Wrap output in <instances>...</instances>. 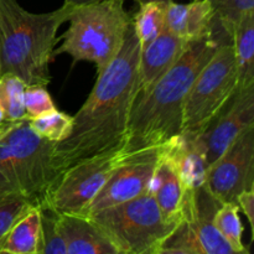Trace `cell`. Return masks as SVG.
<instances>
[{
    "label": "cell",
    "mask_w": 254,
    "mask_h": 254,
    "mask_svg": "<svg viewBox=\"0 0 254 254\" xmlns=\"http://www.w3.org/2000/svg\"><path fill=\"white\" fill-rule=\"evenodd\" d=\"M141 45L133 21L121 51L102 72L88 98L74 116L72 129L55 143L54 164L60 175L81 161L121 150L131 107L138 96Z\"/></svg>",
    "instance_id": "6da1fadb"
},
{
    "label": "cell",
    "mask_w": 254,
    "mask_h": 254,
    "mask_svg": "<svg viewBox=\"0 0 254 254\" xmlns=\"http://www.w3.org/2000/svg\"><path fill=\"white\" fill-rule=\"evenodd\" d=\"M232 35L216 20L212 35L189 42L180 59L149 89L136 96L121 148L123 155L155 148L181 134L186 96L201 69Z\"/></svg>",
    "instance_id": "7a4b0ae2"
},
{
    "label": "cell",
    "mask_w": 254,
    "mask_h": 254,
    "mask_svg": "<svg viewBox=\"0 0 254 254\" xmlns=\"http://www.w3.org/2000/svg\"><path fill=\"white\" fill-rule=\"evenodd\" d=\"M69 5L45 14H32L16 0H0V74L12 73L26 86L51 82L50 64L60 37V26L68 19Z\"/></svg>",
    "instance_id": "3957f363"
},
{
    "label": "cell",
    "mask_w": 254,
    "mask_h": 254,
    "mask_svg": "<svg viewBox=\"0 0 254 254\" xmlns=\"http://www.w3.org/2000/svg\"><path fill=\"white\" fill-rule=\"evenodd\" d=\"M54 146L27 121L15 123L0 139V196L12 193L44 205L61 178L54 164Z\"/></svg>",
    "instance_id": "277c9868"
},
{
    "label": "cell",
    "mask_w": 254,
    "mask_h": 254,
    "mask_svg": "<svg viewBox=\"0 0 254 254\" xmlns=\"http://www.w3.org/2000/svg\"><path fill=\"white\" fill-rule=\"evenodd\" d=\"M126 0H101L74 5L69 10V26L52 56L69 55L73 64L93 62L97 73L103 71L121 51L133 16L124 6Z\"/></svg>",
    "instance_id": "5b68a950"
},
{
    "label": "cell",
    "mask_w": 254,
    "mask_h": 254,
    "mask_svg": "<svg viewBox=\"0 0 254 254\" xmlns=\"http://www.w3.org/2000/svg\"><path fill=\"white\" fill-rule=\"evenodd\" d=\"M87 217L96 223L119 254H158L178 226L164 220L151 192Z\"/></svg>",
    "instance_id": "8992f818"
},
{
    "label": "cell",
    "mask_w": 254,
    "mask_h": 254,
    "mask_svg": "<svg viewBox=\"0 0 254 254\" xmlns=\"http://www.w3.org/2000/svg\"><path fill=\"white\" fill-rule=\"evenodd\" d=\"M238 91L232 40L222 42L191 86L183 111L181 134L197 136L212 123Z\"/></svg>",
    "instance_id": "52a82bcc"
},
{
    "label": "cell",
    "mask_w": 254,
    "mask_h": 254,
    "mask_svg": "<svg viewBox=\"0 0 254 254\" xmlns=\"http://www.w3.org/2000/svg\"><path fill=\"white\" fill-rule=\"evenodd\" d=\"M123 160L121 150H116L71 166L62 173L42 206L59 213L81 215Z\"/></svg>",
    "instance_id": "ba28073f"
},
{
    "label": "cell",
    "mask_w": 254,
    "mask_h": 254,
    "mask_svg": "<svg viewBox=\"0 0 254 254\" xmlns=\"http://www.w3.org/2000/svg\"><path fill=\"white\" fill-rule=\"evenodd\" d=\"M168 143L124 155V160L111 174L96 197L81 215L91 216L103 208L150 192L154 174L166 151Z\"/></svg>",
    "instance_id": "9c48e42d"
},
{
    "label": "cell",
    "mask_w": 254,
    "mask_h": 254,
    "mask_svg": "<svg viewBox=\"0 0 254 254\" xmlns=\"http://www.w3.org/2000/svg\"><path fill=\"white\" fill-rule=\"evenodd\" d=\"M205 188L221 203L236 202L242 191L254 188V126L208 166Z\"/></svg>",
    "instance_id": "30bf717a"
},
{
    "label": "cell",
    "mask_w": 254,
    "mask_h": 254,
    "mask_svg": "<svg viewBox=\"0 0 254 254\" xmlns=\"http://www.w3.org/2000/svg\"><path fill=\"white\" fill-rule=\"evenodd\" d=\"M254 126V84L236 92L212 123L197 135L210 166L237 136Z\"/></svg>",
    "instance_id": "8fae6325"
},
{
    "label": "cell",
    "mask_w": 254,
    "mask_h": 254,
    "mask_svg": "<svg viewBox=\"0 0 254 254\" xmlns=\"http://www.w3.org/2000/svg\"><path fill=\"white\" fill-rule=\"evenodd\" d=\"M220 205L205 185L186 190L183 218L190 223L202 254H237L213 225V216Z\"/></svg>",
    "instance_id": "7c38bea8"
},
{
    "label": "cell",
    "mask_w": 254,
    "mask_h": 254,
    "mask_svg": "<svg viewBox=\"0 0 254 254\" xmlns=\"http://www.w3.org/2000/svg\"><path fill=\"white\" fill-rule=\"evenodd\" d=\"M188 44L185 40L164 27L148 46L141 49L138 72V96L146 93L173 67Z\"/></svg>",
    "instance_id": "4fadbf2b"
},
{
    "label": "cell",
    "mask_w": 254,
    "mask_h": 254,
    "mask_svg": "<svg viewBox=\"0 0 254 254\" xmlns=\"http://www.w3.org/2000/svg\"><path fill=\"white\" fill-rule=\"evenodd\" d=\"M165 27L186 42L210 36L216 27L212 4L210 0H192L188 4L168 0Z\"/></svg>",
    "instance_id": "5bb4252c"
},
{
    "label": "cell",
    "mask_w": 254,
    "mask_h": 254,
    "mask_svg": "<svg viewBox=\"0 0 254 254\" xmlns=\"http://www.w3.org/2000/svg\"><path fill=\"white\" fill-rule=\"evenodd\" d=\"M171 140L168 141L165 154L159 161L151 183L150 192L155 197L164 220L168 223L179 225L183 220L186 191L179 176L175 161L170 155Z\"/></svg>",
    "instance_id": "9a60e30c"
},
{
    "label": "cell",
    "mask_w": 254,
    "mask_h": 254,
    "mask_svg": "<svg viewBox=\"0 0 254 254\" xmlns=\"http://www.w3.org/2000/svg\"><path fill=\"white\" fill-rule=\"evenodd\" d=\"M59 226L67 254H119L96 223L77 213H59Z\"/></svg>",
    "instance_id": "2e32d148"
},
{
    "label": "cell",
    "mask_w": 254,
    "mask_h": 254,
    "mask_svg": "<svg viewBox=\"0 0 254 254\" xmlns=\"http://www.w3.org/2000/svg\"><path fill=\"white\" fill-rule=\"evenodd\" d=\"M40 206H32L0 240V254H37Z\"/></svg>",
    "instance_id": "e0dca14e"
},
{
    "label": "cell",
    "mask_w": 254,
    "mask_h": 254,
    "mask_svg": "<svg viewBox=\"0 0 254 254\" xmlns=\"http://www.w3.org/2000/svg\"><path fill=\"white\" fill-rule=\"evenodd\" d=\"M232 45L237 66L238 89L254 84V14L233 30Z\"/></svg>",
    "instance_id": "ac0fdd59"
},
{
    "label": "cell",
    "mask_w": 254,
    "mask_h": 254,
    "mask_svg": "<svg viewBox=\"0 0 254 254\" xmlns=\"http://www.w3.org/2000/svg\"><path fill=\"white\" fill-rule=\"evenodd\" d=\"M168 0H145L140 1L136 14L133 16V26L141 49L148 46L165 27V9Z\"/></svg>",
    "instance_id": "d6986e66"
},
{
    "label": "cell",
    "mask_w": 254,
    "mask_h": 254,
    "mask_svg": "<svg viewBox=\"0 0 254 254\" xmlns=\"http://www.w3.org/2000/svg\"><path fill=\"white\" fill-rule=\"evenodd\" d=\"M25 82L12 73L0 74V108L5 122L27 121L24 106Z\"/></svg>",
    "instance_id": "ffe728a7"
},
{
    "label": "cell",
    "mask_w": 254,
    "mask_h": 254,
    "mask_svg": "<svg viewBox=\"0 0 254 254\" xmlns=\"http://www.w3.org/2000/svg\"><path fill=\"white\" fill-rule=\"evenodd\" d=\"M213 225L221 236L237 254H248L242 242L243 226L240 218V206L237 202H222L213 216Z\"/></svg>",
    "instance_id": "44dd1931"
},
{
    "label": "cell",
    "mask_w": 254,
    "mask_h": 254,
    "mask_svg": "<svg viewBox=\"0 0 254 254\" xmlns=\"http://www.w3.org/2000/svg\"><path fill=\"white\" fill-rule=\"evenodd\" d=\"M37 254H67L59 226V212L40 207V237Z\"/></svg>",
    "instance_id": "7402d4cb"
},
{
    "label": "cell",
    "mask_w": 254,
    "mask_h": 254,
    "mask_svg": "<svg viewBox=\"0 0 254 254\" xmlns=\"http://www.w3.org/2000/svg\"><path fill=\"white\" fill-rule=\"evenodd\" d=\"M30 128L39 134L41 138L52 143H59L64 140L72 129L73 118L72 116L60 112L59 109L47 113L37 118L27 119Z\"/></svg>",
    "instance_id": "603a6c76"
},
{
    "label": "cell",
    "mask_w": 254,
    "mask_h": 254,
    "mask_svg": "<svg viewBox=\"0 0 254 254\" xmlns=\"http://www.w3.org/2000/svg\"><path fill=\"white\" fill-rule=\"evenodd\" d=\"M215 11L216 20L233 34L238 24L254 14V0H210Z\"/></svg>",
    "instance_id": "cb8c5ba5"
},
{
    "label": "cell",
    "mask_w": 254,
    "mask_h": 254,
    "mask_svg": "<svg viewBox=\"0 0 254 254\" xmlns=\"http://www.w3.org/2000/svg\"><path fill=\"white\" fill-rule=\"evenodd\" d=\"M32 206L36 205L22 196L12 195V193L0 196V240Z\"/></svg>",
    "instance_id": "d4e9b609"
},
{
    "label": "cell",
    "mask_w": 254,
    "mask_h": 254,
    "mask_svg": "<svg viewBox=\"0 0 254 254\" xmlns=\"http://www.w3.org/2000/svg\"><path fill=\"white\" fill-rule=\"evenodd\" d=\"M24 106L27 119L37 118L57 109L46 87L44 86L25 87Z\"/></svg>",
    "instance_id": "484cf974"
},
{
    "label": "cell",
    "mask_w": 254,
    "mask_h": 254,
    "mask_svg": "<svg viewBox=\"0 0 254 254\" xmlns=\"http://www.w3.org/2000/svg\"><path fill=\"white\" fill-rule=\"evenodd\" d=\"M236 202L238 203L241 210L245 212L248 222H250L252 232L254 231V188L242 191L237 196Z\"/></svg>",
    "instance_id": "4316f807"
},
{
    "label": "cell",
    "mask_w": 254,
    "mask_h": 254,
    "mask_svg": "<svg viewBox=\"0 0 254 254\" xmlns=\"http://www.w3.org/2000/svg\"><path fill=\"white\" fill-rule=\"evenodd\" d=\"M101 1V0H64V4L69 5V6H74V5H82V4H89V2ZM136 2L145 1V0H135Z\"/></svg>",
    "instance_id": "83f0119b"
},
{
    "label": "cell",
    "mask_w": 254,
    "mask_h": 254,
    "mask_svg": "<svg viewBox=\"0 0 254 254\" xmlns=\"http://www.w3.org/2000/svg\"><path fill=\"white\" fill-rule=\"evenodd\" d=\"M17 123V122H16ZM15 123H10V122H5L4 124H1V126H0V139L2 138V136H4V134L6 133L7 130H9L10 128H11L12 126H14Z\"/></svg>",
    "instance_id": "f1b7e54d"
},
{
    "label": "cell",
    "mask_w": 254,
    "mask_h": 254,
    "mask_svg": "<svg viewBox=\"0 0 254 254\" xmlns=\"http://www.w3.org/2000/svg\"><path fill=\"white\" fill-rule=\"evenodd\" d=\"M5 123V118H4V113H2V109L0 108V126Z\"/></svg>",
    "instance_id": "f546056e"
}]
</instances>
